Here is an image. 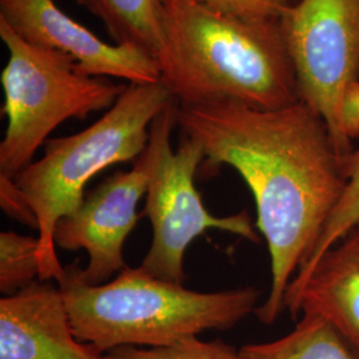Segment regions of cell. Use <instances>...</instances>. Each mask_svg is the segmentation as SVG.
Segmentation results:
<instances>
[{"mask_svg":"<svg viewBox=\"0 0 359 359\" xmlns=\"http://www.w3.org/2000/svg\"><path fill=\"white\" fill-rule=\"evenodd\" d=\"M176 120L203 147L205 176L228 165L253 193L271 270L269 295L256 314L271 325L286 310L287 287L344 193L345 160L321 116L301 102L280 109L234 102L177 104Z\"/></svg>","mask_w":359,"mask_h":359,"instance_id":"6da1fadb","label":"cell"},{"mask_svg":"<svg viewBox=\"0 0 359 359\" xmlns=\"http://www.w3.org/2000/svg\"><path fill=\"white\" fill-rule=\"evenodd\" d=\"M161 83L181 107L234 102L257 109L298 103L280 20L249 22L198 0H160Z\"/></svg>","mask_w":359,"mask_h":359,"instance_id":"7a4b0ae2","label":"cell"},{"mask_svg":"<svg viewBox=\"0 0 359 359\" xmlns=\"http://www.w3.org/2000/svg\"><path fill=\"white\" fill-rule=\"evenodd\" d=\"M59 286L77 339L103 354L121 346H170L206 330H228L256 311L261 295L255 286L194 292L140 268L87 285L77 277L76 265H69Z\"/></svg>","mask_w":359,"mask_h":359,"instance_id":"3957f363","label":"cell"},{"mask_svg":"<svg viewBox=\"0 0 359 359\" xmlns=\"http://www.w3.org/2000/svg\"><path fill=\"white\" fill-rule=\"evenodd\" d=\"M173 102L161 81L128 84L97 121L75 135L50 139L43 156L13 177L38 221L41 281L65 278L53 240L59 219L83 203L86 187L96 175L142 156L154 118Z\"/></svg>","mask_w":359,"mask_h":359,"instance_id":"277c9868","label":"cell"},{"mask_svg":"<svg viewBox=\"0 0 359 359\" xmlns=\"http://www.w3.org/2000/svg\"><path fill=\"white\" fill-rule=\"evenodd\" d=\"M0 39L8 50L0 77L7 117L0 177L13 180L60 124L108 111L127 86L87 75L71 56L27 41L1 19Z\"/></svg>","mask_w":359,"mask_h":359,"instance_id":"5b68a950","label":"cell"},{"mask_svg":"<svg viewBox=\"0 0 359 359\" xmlns=\"http://www.w3.org/2000/svg\"><path fill=\"white\" fill-rule=\"evenodd\" d=\"M176 112L175 100L151 126L156 160L142 216L149 218L154 236L139 268L156 278L184 285L185 253L189 245L206 231H229L253 243H258L259 237L246 210L216 217L206 209L196 188V176L205 157L204 149L185 136L176 152L173 151L170 136L177 127Z\"/></svg>","mask_w":359,"mask_h":359,"instance_id":"8992f818","label":"cell"},{"mask_svg":"<svg viewBox=\"0 0 359 359\" xmlns=\"http://www.w3.org/2000/svg\"><path fill=\"white\" fill-rule=\"evenodd\" d=\"M298 97L321 116L339 156L354 151L344 120L347 92L359 83V0H295L281 19Z\"/></svg>","mask_w":359,"mask_h":359,"instance_id":"52a82bcc","label":"cell"},{"mask_svg":"<svg viewBox=\"0 0 359 359\" xmlns=\"http://www.w3.org/2000/svg\"><path fill=\"white\" fill-rule=\"evenodd\" d=\"M154 160L156 144L149 135L145 151L130 170L104 180L71 215L59 219L53 233L56 248L84 249L88 255V265L76 266L81 283L102 285L128 268L124 245L140 218L137 205L147 194Z\"/></svg>","mask_w":359,"mask_h":359,"instance_id":"ba28073f","label":"cell"},{"mask_svg":"<svg viewBox=\"0 0 359 359\" xmlns=\"http://www.w3.org/2000/svg\"><path fill=\"white\" fill-rule=\"evenodd\" d=\"M0 19L27 41L71 56L90 76L116 77L129 84L161 81L154 55L132 44L104 41L53 0H0Z\"/></svg>","mask_w":359,"mask_h":359,"instance_id":"9c48e42d","label":"cell"},{"mask_svg":"<svg viewBox=\"0 0 359 359\" xmlns=\"http://www.w3.org/2000/svg\"><path fill=\"white\" fill-rule=\"evenodd\" d=\"M0 359L104 358L77 339L60 286L39 280L0 299Z\"/></svg>","mask_w":359,"mask_h":359,"instance_id":"30bf717a","label":"cell"},{"mask_svg":"<svg viewBox=\"0 0 359 359\" xmlns=\"http://www.w3.org/2000/svg\"><path fill=\"white\" fill-rule=\"evenodd\" d=\"M285 309L294 320L309 314L332 323L359 355V225L295 274Z\"/></svg>","mask_w":359,"mask_h":359,"instance_id":"8fae6325","label":"cell"},{"mask_svg":"<svg viewBox=\"0 0 359 359\" xmlns=\"http://www.w3.org/2000/svg\"><path fill=\"white\" fill-rule=\"evenodd\" d=\"M240 353L244 359H359L332 323L309 314L283 338L245 345Z\"/></svg>","mask_w":359,"mask_h":359,"instance_id":"7c38bea8","label":"cell"},{"mask_svg":"<svg viewBox=\"0 0 359 359\" xmlns=\"http://www.w3.org/2000/svg\"><path fill=\"white\" fill-rule=\"evenodd\" d=\"M103 22L117 44H132L156 57L161 46L160 0H77Z\"/></svg>","mask_w":359,"mask_h":359,"instance_id":"4fadbf2b","label":"cell"},{"mask_svg":"<svg viewBox=\"0 0 359 359\" xmlns=\"http://www.w3.org/2000/svg\"><path fill=\"white\" fill-rule=\"evenodd\" d=\"M38 237L0 233V292L13 295L40 280Z\"/></svg>","mask_w":359,"mask_h":359,"instance_id":"5bb4252c","label":"cell"},{"mask_svg":"<svg viewBox=\"0 0 359 359\" xmlns=\"http://www.w3.org/2000/svg\"><path fill=\"white\" fill-rule=\"evenodd\" d=\"M344 165L346 176L344 193L334 208L332 216L327 219L311 256L297 273L311 268L327 249L359 225V147L354 148Z\"/></svg>","mask_w":359,"mask_h":359,"instance_id":"9a60e30c","label":"cell"},{"mask_svg":"<svg viewBox=\"0 0 359 359\" xmlns=\"http://www.w3.org/2000/svg\"><path fill=\"white\" fill-rule=\"evenodd\" d=\"M104 359H244L241 353L221 339L210 342L197 337L164 347H116Z\"/></svg>","mask_w":359,"mask_h":359,"instance_id":"2e32d148","label":"cell"},{"mask_svg":"<svg viewBox=\"0 0 359 359\" xmlns=\"http://www.w3.org/2000/svg\"><path fill=\"white\" fill-rule=\"evenodd\" d=\"M217 13L249 22L280 20L295 0H198Z\"/></svg>","mask_w":359,"mask_h":359,"instance_id":"e0dca14e","label":"cell"},{"mask_svg":"<svg viewBox=\"0 0 359 359\" xmlns=\"http://www.w3.org/2000/svg\"><path fill=\"white\" fill-rule=\"evenodd\" d=\"M0 204L6 215L38 231V221L13 180L0 177Z\"/></svg>","mask_w":359,"mask_h":359,"instance_id":"ac0fdd59","label":"cell"}]
</instances>
